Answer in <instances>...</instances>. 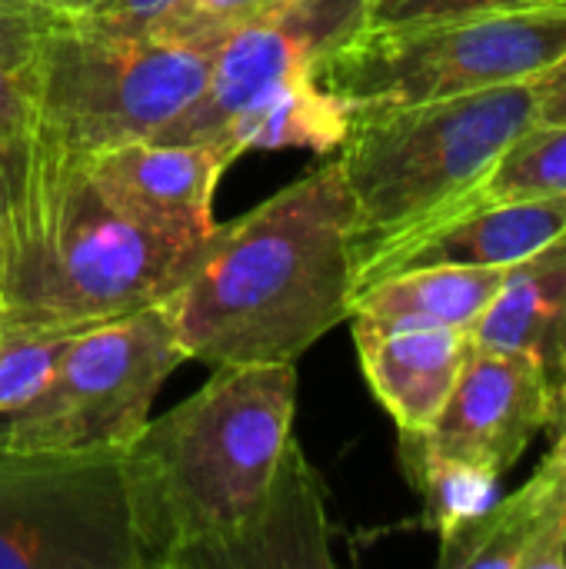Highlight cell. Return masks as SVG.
Returning a JSON list of instances; mask_svg holds the SVG:
<instances>
[{
	"mask_svg": "<svg viewBox=\"0 0 566 569\" xmlns=\"http://www.w3.org/2000/svg\"><path fill=\"white\" fill-rule=\"evenodd\" d=\"M354 197L337 157L217 227L163 297L187 360L297 363L354 307Z\"/></svg>",
	"mask_w": 566,
	"mask_h": 569,
	"instance_id": "cell-1",
	"label": "cell"
},
{
	"mask_svg": "<svg viewBox=\"0 0 566 569\" xmlns=\"http://www.w3.org/2000/svg\"><path fill=\"white\" fill-rule=\"evenodd\" d=\"M297 367L227 363L123 450L140 569H197L267 500L297 443Z\"/></svg>",
	"mask_w": 566,
	"mask_h": 569,
	"instance_id": "cell-2",
	"label": "cell"
},
{
	"mask_svg": "<svg viewBox=\"0 0 566 569\" xmlns=\"http://www.w3.org/2000/svg\"><path fill=\"white\" fill-rule=\"evenodd\" d=\"M3 320L87 330L160 303L200 250L123 217L83 157L37 133L3 150Z\"/></svg>",
	"mask_w": 566,
	"mask_h": 569,
	"instance_id": "cell-3",
	"label": "cell"
},
{
	"mask_svg": "<svg viewBox=\"0 0 566 569\" xmlns=\"http://www.w3.org/2000/svg\"><path fill=\"white\" fill-rule=\"evenodd\" d=\"M534 110L537 80L427 103L354 107L334 153L357 210L354 297L390 253L457 210L500 153L534 127Z\"/></svg>",
	"mask_w": 566,
	"mask_h": 569,
	"instance_id": "cell-4",
	"label": "cell"
},
{
	"mask_svg": "<svg viewBox=\"0 0 566 569\" xmlns=\"http://www.w3.org/2000/svg\"><path fill=\"white\" fill-rule=\"evenodd\" d=\"M214 53L217 43L120 37L53 13L40 40L30 133L83 160L150 140L197 100Z\"/></svg>",
	"mask_w": 566,
	"mask_h": 569,
	"instance_id": "cell-5",
	"label": "cell"
},
{
	"mask_svg": "<svg viewBox=\"0 0 566 569\" xmlns=\"http://www.w3.org/2000/svg\"><path fill=\"white\" fill-rule=\"evenodd\" d=\"M566 57V7L514 3L407 27H367L317 80L350 107L427 103L537 80Z\"/></svg>",
	"mask_w": 566,
	"mask_h": 569,
	"instance_id": "cell-6",
	"label": "cell"
},
{
	"mask_svg": "<svg viewBox=\"0 0 566 569\" xmlns=\"http://www.w3.org/2000/svg\"><path fill=\"white\" fill-rule=\"evenodd\" d=\"M187 360L167 303L80 330L47 390L0 420L10 453H123L147 427L163 380Z\"/></svg>",
	"mask_w": 566,
	"mask_h": 569,
	"instance_id": "cell-7",
	"label": "cell"
},
{
	"mask_svg": "<svg viewBox=\"0 0 566 569\" xmlns=\"http://www.w3.org/2000/svg\"><path fill=\"white\" fill-rule=\"evenodd\" d=\"M0 569H140L123 453L0 450Z\"/></svg>",
	"mask_w": 566,
	"mask_h": 569,
	"instance_id": "cell-8",
	"label": "cell"
},
{
	"mask_svg": "<svg viewBox=\"0 0 566 569\" xmlns=\"http://www.w3.org/2000/svg\"><path fill=\"white\" fill-rule=\"evenodd\" d=\"M370 0H290L237 27L214 53L203 90L157 137L163 143H210L244 107L270 87L314 73L324 60L367 30Z\"/></svg>",
	"mask_w": 566,
	"mask_h": 569,
	"instance_id": "cell-9",
	"label": "cell"
},
{
	"mask_svg": "<svg viewBox=\"0 0 566 569\" xmlns=\"http://www.w3.org/2000/svg\"><path fill=\"white\" fill-rule=\"evenodd\" d=\"M550 420L554 397L534 360L470 347L447 407L417 437L437 453L504 477Z\"/></svg>",
	"mask_w": 566,
	"mask_h": 569,
	"instance_id": "cell-10",
	"label": "cell"
},
{
	"mask_svg": "<svg viewBox=\"0 0 566 569\" xmlns=\"http://www.w3.org/2000/svg\"><path fill=\"white\" fill-rule=\"evenodd\" d=\"M227 167L210 143L137 140L87 157L90 177L123 217L187 247L217 230L214 190Z\"/></svg>",
	"mask_w": 566,
	"mask_h": 569,
	"instance_id": "cell-11",
	"label": "cell"
},
{
	"mask_svg": "<svg viewBox=\"0 0 566 569\" xmlns=\"http://www.w3.org/2000/svg\"><path fill=\"white\" fill-rule=\"evenodd\" d=\"M360 370L400 433H427L470 357V333L454 327H377L350 317Z\"/></svg>",
	"mask_w": 566,
	"mask_h": 569,
	"instance_id": "cell-12",
	"label": "cell"
},
{
	"mask_svg": "<svg viewBox=\"0 0 566 569\" xmlns=\"http://www.w3.org/2000/svg\"><path fill=\"white\" fill-rule=\"evenodd\" d=\"M330 520L324 483L294 443L264 507L227 540L210 547L197 569H327Z\"/></svg>",
	"mask_w": 566,
	"mask_h": 569,
	"instance_id": "cell-13",
	"label": "cell"
},
{
	"mask_svg": "<svg viewBox=\"0 0 566 569\" xmlns=\"http://www.w3.org/2000/svg\"><path fill=\"white\" fill-rule=\"evenodd\" d=\"M470 343L534 360L557 417L566 393V233L507 267L497 297L470 330Z\"/></svg>",
	"mask_w": 566,
	"mask_h": 569,
	"instance_id": "cell-14",
	"label": "cell"
},
{
	"mask_svg": "<svg viewBox=\"0 0 566 569\" xmlns=\"http://www.w3.org/2000/svg\"><path fill=\"white\" fill-rule=\"evenodd\" d=\"M444 569H566V477L540 470L474 523L440 540Z\"/></svg>",
	"mask_w": 566,
	"mask_h": 569,
	"instance_id": "cell-15",
	"label": "cell"
},
{
	"mask_svg": "<svg viewBox=\"0 0 566 569\" xmlns=\"http://www.w3.org/2000/svg\"><path fill=\"white\" fill-rule=\"evenodd\" d=\"M564 233L566 197H537V200H510V203L477 207V210H467V213L434 227L430 233L410 240L397 253H390L377 267L370 283H377L380 277L397 273L404 267H424V263L514 267Z\"/></svg>",
	"mask_w": 566,
	"mask_h": 569,
	"instance_id": "cell-16",
	"label": "cell"
},
{
	"mask_svg": "<svg viewBox=\"0 0 566 569\" xmlns=\"http://www.w3.org/2000/svg\"><path fill=\"white\" fill-rule=\"evenodd\" d=\"M504 273L507 267H404L360 290L354 297L350 317L377 327H454L470 333L497 297Z\"/></svg>",
	"mask_w": 566,
	"mask_h": 569,
	"instance_id": "cell-17",
	"label": "cell"
},
{
	"mask_svg": "<svg viewBox=\"0 0 566 569\" xmlns=\"http://www.w3.org/2000/svg\"><path fill=\"white\" fill-rule=\"evenodd\" d=\"M354 107L327 90L314 73L284 80L244 107L210 147L234 163L250 150H314L337 153L350 130Z\"/></svg>",
	"mask_w": 566,
	"mask_h": 569,
	"instance_id": "cell-18",
	"label": "cell"
},
{
	"mask_svg": "<svg viewBox=\"0 0 566 569\" xmlns=\"http://www.w3.org/2000/svg\"><path fill=\"white\" fill-rule=\"evenodd\" d=\"M400 457L414 490L424 497V523L440 537H454L480 513H487L500 497V477L430 450L417 433H400Z\"/></svg>",
	"mask_w": 566,
	"mask_h": 569,
	"instance_id": "cell-19",
	"label": "cell"
},
{
	"mask_svg": "<svg viewBox=\"0 0 566 569\" xmlns=\"http://www.w3.org/2000/svg\"><path fill=\"white\" fill-rule=\"evenodd\" d=\"M537 197H566V127H527L447 220L477 207Z\"/></svg>",
	"mask_w": 566,
	"mask_h": 569,
	"instance_id": "cell-20",
	"label": "cell"
},
{
	"mask_svg": "<svg viewBox=\"0 0 566 569\" xmlns=\"http://www.w3.org/2000/svg\"><path fill=\"white\" fill-rule=\"evenodd\" d=\"M53 10H0V150L23 143L33 127L40 40Z\"/></svg>",
	"mask_w": 566,
	"mask_h": 569,
	"instance_id": "cell-21",
	"label": "cell"
},
{
	"mask_svg": "<svg viewBox=\"0 0 566 569\" xmlns=\"http://www.w3.org/2000/svg\"><path fill=\"white\" fill-rule=\"evenodd\" d=\"M77 333L0 317V420L47 390Z\"/></svg>",
	"mask_w": 566,
	"mask_h": 569,
	"instance_id": "cell-22",
	"label": "cell"
},
{
	"mask_svg": "<svg viewBox=\"0 0 566 569\" xmlns=\"http://www.w3.org/2000/svg\"><path fill=\"white\" fill-rule=\"evenodd\" d=\"M290 0H173V7L160 17V23L150 30L167 40L183 43H224L227 33H234L244 23H254Z\"/></svg>",
	"mask_w": 566,
	"mask_h": 569,
	"instance_id": "cell-23",
	"label": "cell"
},
{
	"mask_svg": "<svg viewBox=\"0 0 566 569\" xmlns=\"http://www.w3.org/2000/svg\"><path fill=\"white\" fill-rule=\"evenodd\" d=\"M170 7H173V0H93L80 13H70L67 20L103 30V33L143 37L160 23V17Z\"/></svg>",
	"mask_w": 566,
	"mask_h": 569,
	"instance_id": "cell-24",
	"label": "cell"
},
{
	"mask_svg": "<svg viewBox=\"0 0 566 569\" xmlns=\"http://www.w3.org/2000/svg\"><path fill=\"white\" fill-rule=\"evenodd\" d=\"M520 0H370L367 27H407L430 23L460 13H480L494 7H514Z\"/></svg>",
	"mask_w": 566,
	"mask_h": 569,
	"instance_id": "cell-25",
	"label": "cell"
},
{
	"mask_svg": "<svg viewBox=\"0 0 566 569\" xmlns=\"http://www.w3.org/2000/svg\"><path fill=\"white\" fill-rule=\"evenodd\" d=\"M537 127H566V57L550 67L544 77H537Z\"/></svg>",
	"mask_w": 566,
	"mask_h": 569,
	"instance_id": "cell-26",
	"label": "cell"
},
{
	"mask_svg": "<svg viewBox=\"0 0 566 569\" xmlns=\"http://www.w3.org/2000/svg\"><path fill=\"white\" fill-rule=\"evenodd\" d=\"M560 473L566 477V423L560 427V437H557V443H554V450H550V457H547Z\"/></svg>",
	"mask_w": 566,
	"mask_h": 569,
	"instance_id": "cell-27",
	"label": "cell"
},
{
	"mask_svg": "<svg viewBox=\"0 0 566 569\" xmlns=\"http://www.w3.org/2000/svg\"><path fill=\"white\" fill-rule=\"evenodd\" d=\"M93 0H50V10L60 13V17H70V13H80L83 7H90Z\"/></svg>",
	"mask_w": 566,
	"mask_h": 569,
	"instance_id": "cell-28",
	"label": "cell"
},
{
	"mask_svg": "<svg viewBox=\"0 0 566 569\" xmlns=\"http://www.w3.org/2000/svg\"><path fill=\"white\" fill-rule=\"evenodd\" d=\"M0 10H37V3L33 0H0ZM40 10H47V7H40Z\"/></svg>",
	"mask_w": 566,
	"mask_h": 569,
	"instance_id": "cell-29",
	"label": "cell"
},
{
	"mask_svg": "<svg viewBox=\"0 0 566 569\" xmlns=\"http://www.w3.org/2000/svg\"><path fill=\"white\" fill-rule=\"evenodd\" d=\"M3 197H7V173H3V150H0V233H3Z\"/></svg>",
	"mask_w": 566,
	"mask_h": 569,
	"instance_id": "cell-30",
	"label": "cell"
},
{
	"mask_svg": "<svg viewBox=\"0 0 566 569\" xmlns=\"http://www.w3.org/2000/svg\"><path fill=\"white\" fill-rule=\"evenodd\" d=\"M566 423V393L564 400H560V407H557V417H554V430H560Z\"/></svg>",
	"mask_w": 566,
	"mask_h": 569,
	"instance_id": "cell-31",
	"label": "cell"
},
{
	"mask_svg": "<svg viewBox=\"0 0 566 569\" xmlns=\"http://www.w3.org/2000/svg\"><path fill=\"white\" fill-rule=\"evenodd\" d=\"M520 3H547V7H566V0H520Z\"/></svg>",
	"mask_w": 566,
	"mask_h": 569,
	"instance_id": "cell-32",
	"label": "cell"
},
{
	"mask_svg": "<svg viewBox=\"0 0 566 569\" xmlns=\"http://www.w3.org/2000/svg\"><path fill=\"white\" fill-rule=\"evenodd\" d=\"M33 3H37V7H47V10H50V0H33Z\"/></svg>",
	"mask_w": 566,
	"mask_h": 569,
	"instance_id": "cell-33",
	"label": "cell"
}]
</instances>
